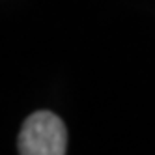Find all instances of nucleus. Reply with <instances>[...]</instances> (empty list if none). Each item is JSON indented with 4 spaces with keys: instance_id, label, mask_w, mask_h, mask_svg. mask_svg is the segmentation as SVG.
<instances>
[{
    "instance_id": "1",
    "label": "nucleus",
    "mask_w": 155,
    "mask_h": 155,
    "mask_svg": "<svg viewBox=\"0 0 155 155\" xmlns=\"http://www.w3.org/2000/svg\"><path fill=\"white\" fill-rule=\"evenodd\" d=\"M68 129L51 110L30 114L19 133V155H65Z\"/></svg>"
}]
</instances>
